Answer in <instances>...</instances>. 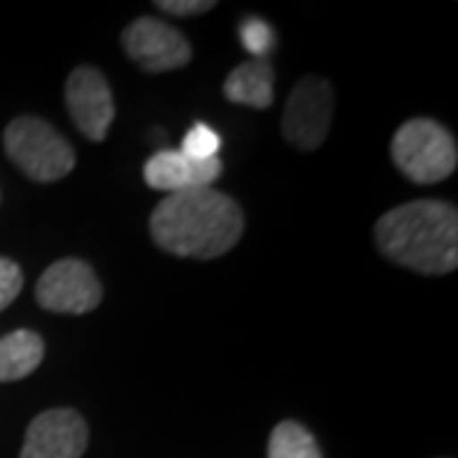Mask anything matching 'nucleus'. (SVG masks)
Instances as JSON below:
<instances>
[{"label":"nucleus","mask_w":458,"mask_h":458,"mask_svg":"<svg viewBox=\"0 0 458 458\" xmlns=\"http://www.w3.org/2000/svg\"><path fill=\"white\" fill-rule=\"evenodd\" d=\"M385 260L420 276H445L458 267V212L438 199L408 201L385 212L375 225Z\"/></svg>","instance_id":"obj_2"},{"label":"nucleus","mask_w":458,"mask_h":458,"mask_svg":"<svg viewBox=\"0 0 458 458\" xmlns=\"http://www.w3.org/2000/svg\"><path fill=\"white\" fill-rule=\"evenodd\" d=\"M102 301V283L92 265L77 258H64L47 267L36 283V303L51 313L95 311Z\"/></svg>","instance_id":"obj_6"},{"label":"nucleus","mask_w":458,"mask_h":458,"mask_svg":"<svg viewBox=\"0 0 458 458\" xmlns=\"http://www.w3.org/2000/svg\"><path fill=\"white\" fill-rule=\"evenodd\" d=\"M222 174V161L209 158V161H197L183 156L181 150H158L156 156L148 158L143 176L148 186L164 194H179V191H191V189H207Z\"/></svg>","instance_id":"obj_10"},{"label":"nucleus","mask_w":458,"mask_h":458,"mask_svg":"<svg viewBox=\"0 0 458 458\" xmlns=\"http://www.w3.org/2000/svg\"><path fill=\"white\" fill-rule=\"evenodd\" d=\"M66 110L77 131L87 140L102 143L114 120V99L110 84L95 66H77L64 87Z\"/></svg>","instance_id":"obj_8"},{"label":"nucleus","mask_w":458,"mask_h":458,"mask_svg":"<svg viewBox=\"0 0 458 458\" xmlns=\"http://www.w3.org/2000/svg\"><path fill=\"white\" fill-rule=\"evenodd\" d=\"M267 458H324V454L309 428L295 420H283L270 436Z\"/></svg>","instance_id":"obj_13"},{"label":"nucleus","mask_w":458,"mask_h":458,"mask_svg":"<svg viewBox=\"0 0 458 458\" xmlns=\"http://www.w3.org/2000/svg\"><path fill=\"white\" fill-rule=\"evenodd\" d=\"M242 232V207L212 186L165 194L150 214L153 242L176 258L216 260L240 242Z\"/></svg>","instance_id":"obj_1"},{"label":"nucleus","mask_w":458,"mask_h":458,"mask_svg":"<svg viewBox=\"0 0 458 458\" xmlns=\"http://www.w3.org/2000/svg\"><path fill=\"white\" fill-rule=\"evenodd\" d=\"M334 114V87L324 77H303L295 84L283 113V138L298 150L311 153L327 140Z\"/></svg>","instance_id":"obj_5"},{"label":"nucleus","mask_w":458,"mask_h":458,"mask_svg":"<svg viewBox=\"0 0 458 458\" xmlns=\"http://www.w3.org/2000/svg\"><path fill=\"white\" fill-rule=\"evenodd\" d=\"M222 92L234 105L267 110L276 99V72L267 59H250L229 72Z\"/></svg>","instance_id":"obj_11"},{"label":"nucleus","mask_w":458,"mask_h":458,"mask_svg":"<svg viewBox=\"0 0 458 458\" xmlns=\"http://www.w3.org/2000/svg\"><path fill=\"white\" fill-rule=\"evenodd\" d=\"M156 8L171 16H199L216 8V3L214 0H158Z\"/></svg>","instance_id":"obj_17"},{"label":"nucleus","mask_w":458,"mask_h":458,"mask_svg":"<svg viewBox=\"0 0 458 458\" xmlns=\"http://www.w3.org/2000/svg\"><path fill=\"white\" fill-rule=\"evenodd\" d=\"M89 443V428L72 408H54L36 415L26 430L18 458H82Z\"/></svg>","instance_id":"obj_9"},{"label":"nucleus","mask_w":458,"mask_h":458,"mask_svg":"<svg viewBox=\"0 0 458 458\" xmlns=\"http://www.w3.org/2000/svg\"><path fill=\"white\" fill-rule=\"evenodd\" d=\"M123 49L143 72L161 74L174 72L191 62L194 51L186 36L153 16L135 18L120 36Z\"/></svg>","instance_id":"obj_7"},{"label":"nucleus","mask_w":458,"mask_h":458,"mask_svg":"<svg viewBox=\"0 0 458 458\" xmlns=\"http://www.w3.org/2000/svg\"><path fill=\"white\" fill-rule=\"evenodd\" d=\"M222 148V138L219 132L204 125V123H197L191 131L183 135V143H181V153L189 156V158H197V161H209V158H219Z\"/></svg>","instance_id":"obj_14"},{"label":"nucleus","mask_w":458,"mask_h":458,"mask_svg":"<svg viewBox=\"0 0 458 458\" xmlns=\"http://www.w3.org/2000/svg\"><path fill=\"white\" fill-rule=\"evenodd\" d=\"M23 288V273L21 265L11 258H0V311H5Z\"/></svg>","instance_id":"obj_16"},{"label":"nucleus","mask_w":458,"mask_h":458,"mask_svg":"<svg viewBox=\"0 0 458 458\" xmlns=\"http://www.w3.org/2000/svg\"><path fill=\"white\" fill-rule=\"evenodd\" d=\"M44 352H47L44 339L29 328L3 336L0 339V382H18L36 372L38 364L44 361Z\"/></svg>","instance_id":"obj_12"},{"label":"nucleus","mask_w":458,"mask_h":458,"mask_svg":"<svg viewBox=\"0 0 458 458\" xmlns=\"http://www.w3.org/2000/svg\"><path fill=\"white\" fill-rule=\"evenodd\" d=\"M240 41L250 54H255V59H262L267 51L273 49V29L262 21V18H247L240 26Z\"/></svg>","instance_id":"obj_15"},{"label":"nucleus","mask_w":458,"mask_h":458,"mask_svg":"<svg viewBox=\"0 0 458 458\" xmlns=\"http://www.w3.org/2000/svg\"><path fill=\"white\" fill-rule=\"evenodd\" d=\"M390 153L400 174L423 186L445 181L458 165L456 138L430 117H412L400 125Z\"/></svg>","instance_id":"obj_3"},{"label":"nucleus","mask_w":458,"mask_h":458,"mask_svg":"<svg viewBox=\"0 0 458 458\" xmlns=\"http://www.w3.org/2000/svg\"><path fill=\"white\" fill-rule=\"evenodd\" d=\"M5 153L13 164L38 183L62 181L72 174L77 153L72 143L54 125L41 117L23 114L16 117L3 135Z\"/></svg>","instance_id":"obj_4"}]
</instances>
